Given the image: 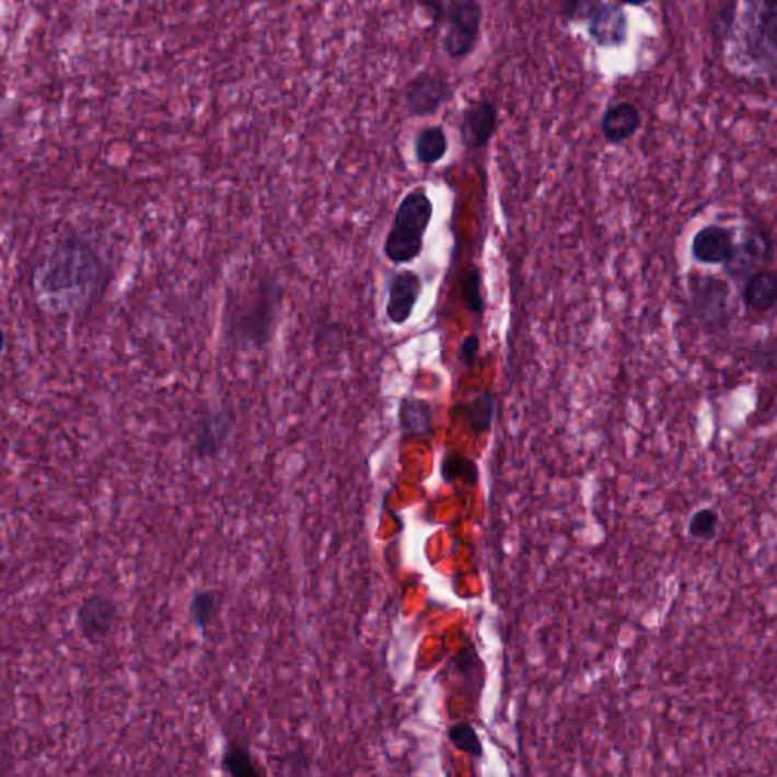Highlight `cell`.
Here are the masks:
<instances>
[{"instance_id":"obj_1","label":"cell","mask_w":777,"mask_h":777,"mask_svg":"<svg viewBox=\"0 0 777 777\" xmlns=\"http://www.w3.org/2000/svg\"><path fill=\"white\" fill-rule=\"evenodd\" d=\"M109 266L97 243L81 231L55 237L35 262L31 289L53 315H77L102 297Z\"/></svg>"},{"instance_id":"obj_2","label":"cell","mask_w":777,"mask_h":777,"mask_svg":"<svg viewBox=\"0 0 777 777\" xmlns=\"http://www.w3.org/2000/svg\"><path fill=\"white\" fill-rule=\"evenodd\" d=\"M285 308V289L272 274H263L230 305L229 335L243 351H262L272 344Z\"/></svg>"},{"instance_id":"obj_3","label":"cell","mask_w":777,"mask_h":777,"mask_svg":"<svg viewBox=\"0 0 777 777\" xmlns=\"http://www.w3.org/2000/svg\"><path fill=\"white\" fill-rule=\"evenodd\" d=\"M434 206L426 188L407 192L396 207L394 221L383 245L384 257L394 265L411 263L422 254Z\"/></svg>"},{"instance_id":"obj_4","label":"cell","mask_w":777,"mask_h":777,"mask_svg":"<svg viewBox=\"0 0 777 777\" xmlns=\"http://www.w3.org/2000/svg\"><path fill=\"white\" fill-rule=\"evenodd\" d=\"M777 0H747L741 30L745 60L776 81Z\"/></svg>"},{"instance_id":"obj_5","label":"cell","mask_w":777,"mask_h":777,"mask_svg":"<svg viewBox=\"0 0 777 777\" xmlns=\"http://www.w3.org/2000/svg\"><path fill=\"white\" fill-rule=\"evenodd\" d=\"M483 5L480 0H450L443 25V53L453 61L471 57L480 42Z\"/></svg>"},{"instance_id":"obj_6","label":"cell","mask_w":777,"mask_h":777,"mask_svg":"<svg viewBox=\"0 0 777 777\" xmlns=\"http://www.w3.org/2000/svg\"><path fill=\"white\" fill-rule=\"evenodd\" d=\"M456 96V90L443 72L424 69L404 82L402 89L403 107L410 117L438 115Z\"/></svg>"},{"instance_id":"obj_7","label":"cell","mask_w":777,"mask_h":777,"mask_svg":"<svg viewBox=\"0 0 777 777\" xmlns=\"http://www.w3.org/2000/svg\"><path fill=\"white\" fill-rule=\"evenodd\" d=\"M119 617L115 600L102 594H90L78 606L77 629L89 646H101L109 637Z\"/></svg>"},{"instance_id":"obj_8","label":"cell","mask_w":777,"mask_h":777,"mask_svg":"<svg viewBox=\"0 0 777 777\" xmlns=\"http://www.w3.org/2000/svg\"><path fill=\"white\" fill-rule=\"evenodd\" d=\"M498 108L489 100L469 102L463 108L459 132L463 147L468 152L483 151L498 132Z\"/></svg>"},{"instance_id":"obj_9","label":"cell","mask_w":777,"mask_h":777,"mask_svg":"<svg viewBox=\"0 0 777 777\" xmlns=\"http://www.w3.org/2000/svg\"><path fill=\"white\" fill-rule=\"evenodd\" d=\"M775 251L767 231L755 230L745 235L744 241L735 243L731 258L724 263V270L732 280L744 281L756 270L765 269L773 262Z\"/></svg>"},{"instance_id":"obj_10","label":"cell","mask_w":777,"mask_h":777,"mask_svg":"<svg viewBox=\"0 0 777 777\" xmlns=\"http://www.w3.org/2000/svg\"><path fill=\"white\" fill-rule=\"evenodd\" d=\"M424 292L422 278L415 270H399L387 281L386 317L391 324H407Z\"/></svg>"},{"instance_id":"obj_11","label":"cell","mask_w":777,"mask_h":777,"mask_svg":"<svg viewBox=\"0 0 777 777\" xmlns=\"http://www.w3.org/2000/svg\"><path fill=\"white\" fill-rule=\"evenodd\" d=\"M588 35L600 49H622L630 35V19L617 2H604L594 18L588 22Z\"/></svg>"},{"instance_id":"obj_12","label":"cell","mask_w":777,"mask_h":777,"mask_svg":"<svg viewBox=\"0 0 777 777\" xmlns=\"http://www.w3.org/2000/svg\"><path fill=\"white\" fill-rule=\"evenodd\" d=\"M691 300L701 321L720 322L728 317L731 289L720 278L712 275L697 277L689 275Z\"/></svg>"},{"instance_id":"obj_13","label":"cell","mask_w":777,"mask_h":777,"mask_svg":"<svg viewBox=\"0 0 777 777\" xmlns=\"http://www.w3.org/2000/svg\"><path fill=\"white\" fill-rule=\"evenodd\" d=\"M735 231L720 223H710L694 234L691 255L700 265L723 266L731 258Z\"/></svg>"},{"instance_id":"obj_14","label":"cell","mask_w":777,"mask_h":777,"mask_svg":"<svg viewBox=\"0 0 777 777\" xmlns=\"http://www.w3.org/2000/svg\"><path fill=\"white\" fill-rule=\"evenodd\" d=\"M642 125L641 112L631 102L623 101L604 109L600 128L603 139L614 147L626 143Z\"/></svg>"},{"instance_id":"obj_15","label":"cell","mask_w":777,"mask_h":777,"mask_svg":"<svg viewBox=\"0 0 777 777\" xmlns=\"http://www.w3.org/2000/svg\"><path fill=\"white\" fill-rule=\"evenodd\" d=\"M398 426L404 438H429L434 433V407L418 396H403L398 407Z\"/></svg>"},{"instance_id":"obj_16","label":"cell","mask_w":777,"mask_h":777,"mask_svg":"<svg viewBox=\"0 0 777 777\" xmlns=\"http://www.w3.org/2000/svg\"><path fill=\"white\" fill-rule=\"evenodd\" d=\"M777 301V278L775 270L761 269L743 281V304L747 313L770 312Z\"/></svg>"},{"instance_id":"obj_17","label":"cell","mask_w":777,"mask_h":777,"mask_svg":"<svg viewBox=\"0 0 777 777\" xmlns=\"http://www.w3.org/2000/svg\"><path fill=\"white\" fill-rule=\"evenodd\" d=\"M450 140L442 125L419 129L414 139V155L421 166H434L449 154Z\"/></svg>"},{"instance_id":"obj_18","label":"cell","mask_w":777,"mask_h":777,"mask_svg":"<svg viewBox=\"0 0 777 777\" xmlns=\"http://www.w3.org/2000/svg\"><path fill=\"white\" fill-rule=\"evenodd\" d=\"M456 410L461 411L466 426L474 434L489 433L497 414L496 395L485 389V391L477 392L468 402L457 406Z\"/></svg>"},{"instance_id":"obj_19","label":"cell","mask_w":777,"mask_h":777,"mask_svg":"<svg viewBox=\"0 0 777 777\" xmlns=\"http://www.w3.org/2000/svg\"><path fill=\"white\" fill-rule=\"evenodd\" d=\"M227 434L225 419L218 416L201 418L195 430V450L201 457L214 456Z\"/></svg>"},{"instance_id":"obj_20","label":"cell","mask_w":777,"mask_h":777,"mask_svg":"<svg viewBox=\"0 0 777 777\" xmlns=\"http://www.w3.org/2000/svg\"><path fill=\"white\" fill-rule=\"evenodd\" d=\"M441 473L443 480L449 483L459 480L471 486H476L478 483L477 463L462 454H447L442 461Z\"/></svg>"},{"instance_id":"obj_21","label":"cell","mask_w":777,"mask_h":777,"mask_svg":"<svg viewBox=\"0 0 777 777\" xmlns=\"http://www.w3.org/2000/svg\"><path fill=\"white\" fill-rule=\"evenodd\" d=\"M483 275L477 266H471L462 285V300L466 312L480 320L485 315V298L482 292Z\"/></svg>"},{"instance_id":"obj_22","label":"cell","mask_w":777,"mask_h":777,"mask_svg":"<svg viewBox=\"0 0 777 777\" xmlns=\"http://www.w3.org/2000/svg\"><path fill=\"white\" fill-rule=\"evenodd\" d=\"M720 529V515L716 509L701 508L689 518L688 535L698 543H710L716 540Z\"/></svg>"},{"instance_id":"obj_23","label":"cell","mask_w":777,"mask_h":777,"mask_svg":"<svg viewBox=\"0 0 777 777\" xmlns=\"http://www.w3.org/2000/svg\"><path fill=\"white\" fill-rule=\"evenodd\" d=\"M450 743L459 752L474 757H483V744L476 729L469 723H456L449 729Z\"/></svg>"},{"instance_id":"obj_24","label":"cell","mask_w":777,"mask_h":777,"mask_svg":"<svg viewBox=\"0 0 777 777\" xmlns=\"http://www.w3.org/2000/svg\"><path fill=\"white\" fill-rule=\"evenodd\" d=\"M214 611L216 594L214 591L210 590L196 592L194 599H192L190 606H188L192 623L195 624L196 629L201 631H206L207 627L210 626Z\"/></svg>"},{"instance_id":"obj_25","label":"cell","mask_w":777,"mask_h":777,"mask_svg":"<svg viewBox=\"0 0 777 777\" xmlns=\"http://www.w3.org/2000/svg\"><path fill=\"white\" fill-rule=\"evenodd\" d=\"M223 770L235 777L262 776V772L255 768L250 753L237 744H231L227 749L223 757Z\"/></svg>"},{"instance_id":"obj_26","label":"cell","mask_w":777,"mask_h":777,"mask_svg":"<svg viewBox=\"0 0 777 777\" xmlns=\"http://www.w3.org/2000/svg\"><path fill=\"white\" fill-rule=\"evenodd\" d=\"M603 3L604 0H563L559 14L567 22H590Z\"/></svg>"},{"instance_id":"obj_27","label":"cell","mask_w":777,"mask_h":777,"mask_svg":"<svg viewBox=\"0 0 777 777\" xmlns=\"http://www.w3.org/2000/svg\"><path fill=\"white\" fill-rule=\"evenodd\" d=\"M480 336L476 332L463 337L457 349L459 363L465 369H473L474 364L477 363L478 356H480Z\"/></svg>"},{"instance_id":"obj_28","label":"cell","mask_w":777,"mask_h":777,"mask_svg":"<svg viewBox=\"0 0 777 777\" xmlns=\"http://www.w3.org/2000/svg\"><path fill=\"white\" fill-rule=\"evenodd\" d=\"M450 0H416L419 10L433 26H442Z\"/></svg>"},{"instance_id":"obj_29","label":"cell","mask_w":777,"mask_h":777,"mask_svg":"<svg viewBox=\"0 0 777 777\" xmlns=\"http://www.w3.org/2000/svg\"><path fill=\"white\" fill-rule=\"evenodd\" d=\"M651 0H617V3L619 5H627V7H643L647 5V3H650Z\"/></svg>"},{"instance_id":"obj_30","label":"cell","mask_w":777,"mask_h":777,"mask_svg":"<svg viewBox=\"0 0 777 777\" xmlns=\"http://www.w3.org/2000/svg\"><path fill=\"white\" fill-rule=\"evenodd\" d=\"M7 345H8L7 333L3 332L2 328H0V360H2L3 355H5Z\"/></svg>"},{"instance_id":"obj_31","label":"cell","mask_w":777,"mask_h":777,"mask_svg":"<svg viewBox=\"0 0 777 777\" xmlns=\"http://www.w3.org/2000/svg\"><path fill=\"white\" fill-rule=\"evenodd\" d=\"M5 570H7L5 563H2V560H0V576H2L3 572H5Z\"/></svg>"}]
</instances>
